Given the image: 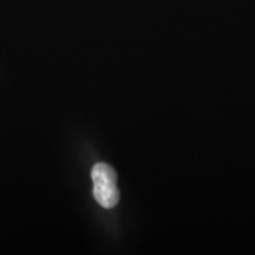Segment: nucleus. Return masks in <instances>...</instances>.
I'll return each mask as SVG.
<instances>
[{
    "label": "nucleus",
    "mask_w": 255,
    "mask_h": 255,
    "mask_svg": "<svg viewBox=\"0 0 255 255\" xmlns=\"http://www.w3.org/2000/svg\"><path fill=\"white\" fill-rule=\"evenodd\" d=\"M94 182V196L102 207L111 209L120 201V190L117 188V175L113 167L105 163L94 165L91 171Z\"/></svg>",
    "instance_id": "nucleus-1"
}]
</instances>
